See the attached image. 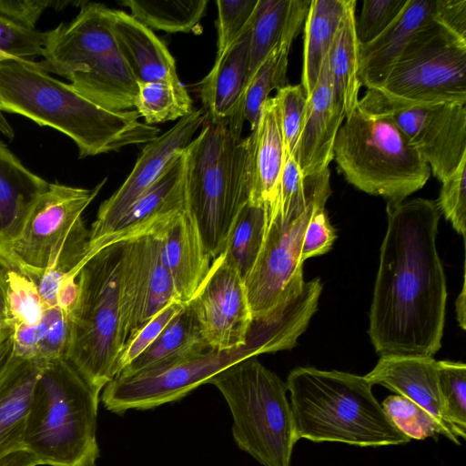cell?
<instances>
[{"label":"cell","mask_w":466,"mask_h":466,"mask_svg":"<svg viewBox=\"0 0 466 466\" xmlns=\"http://www.w3.org/2000/svg\"><path fill=\"white\" fill-rule=\"evenodd\" d=\"M443 420L458 439L466 438V365L463 362L437 361Z\"/></svg>","instance_id":"74e56055"},{"label":"cell","mask_w":466,"mask_h":466,"mask_svg":"<svg viewBox=\"0 0 466 466\" xmlns=\"http://www.w3.org/2000/svg\"><path fill=\"white\" fill-rule=\"evenodd\" d=\"M336 233L324 212L318 209L310 218L304 233L301 261L327 253L330 250Z\"/></svg>","instance_id":"c3c4849f"},{"label":"cell","mask_w":466,"mask_h":466,"mask_svg":"<svg viewBox=\"0 0 466 466\" xmlns=\"http://www.w3.org/2000/svg\"><path fill=\"white\" fill-rule=\"evenodd\" d=\"M131 11V16L149 29L167 33H188L195 30L201 20L207 0H164L119 2Z\"/></svg>","instance_id":"e575fe53"},{"label":"cell","mask_w":466,"mask_h":466,"mask_svg":"<svg viewBox=\"0 0 466 466\" xmlns=\"http://www.w3.org/2000/svg\"><path fill=\"white\" fill-rule=\"evenodd\" d=\"M99 394L65 359L39 371L26 420L24 446L38 465L96 466Z\"/></svg>","instance_id":"5b68a950"},{"label":"cell","mask_w":466,"mask_h":466,"mask_svg":"<svg viewBox=\"0 0 466 466\" xmlns=\"http://www.w3.org/2000/svg\"><path fill=\"white\" fill-rule=\"evenodd\" d=\"M122 242L86 259L78 271V294L70 315L66 360L96 392L116 376L126 344L119 299Z\"/></svg>","instance_id":"52a82bcc"},{"label":"cell","mask_w":466,"mask_h":466,"mask_svg":"<svg viewBox=\"0 0 466 466\" xmlns=\"http://www.w3.org/2000/svg\"><path fill=\"white\" fill-rule=\"evenodd\" d=\"M245 140L248 200L264 205L269 217L276 206L279 178L285 161V151L273 97H269L263 105L257 127Z\"/></svg>","instance_id":"44dd1931"},{"label":"cell","mask_w":466,"mask_h":466,"mask_svg":"<svg viewBox=\"0 0 466 466\" xmlns=\"http://www.w3.org/2000/svg\"><path fill=\"white\" fill-rule=\"evenodd\" d=\"M208 350L210 349L206 344L191 310L185 304L156 340L117 376H130Z\"/></svg>","instance_id":"1f68e13d"},{"label":"cell","mask_w":466,"mask_h":466,"mask_svg":"<svg viewBox=\"0 0 466 466\" xmlns=\"http://www.w3.org/2000/svg\"><path fill=\"white\" fill-rule=\"evenodd\" d=\"M360 100L390 116L441 182L466 157L465 104L403 106L385 101L370 90Z\"/></svg>","instance_id":"4fadbf2b"},{"label":"cell","mask_w":466,"mask_h":466,"mask_svg":"<svg viewBox=\"0 0 466 466\" xmlns=\"http://www.w3.org/2000/svg\"><path fill=\"white\" fill-rule=\"evenodd\" d=\"M233 418L238 447L262 466H290L295 433L286 383L257 357L241 360L213 376Z\"/></svg>","instance_id":"ba28073f"},{"label":"cell","mask_w":466,"mask_h":466,"mask_svg":"<svg viewBox=\"0 0 466 466\" xmlns=\"http://www.w3.org/2000/svg\"><path fill=\"white\" fill-rule=\"evenodd\" d=\"M437 207L453 228L463 237L466 231V157L442 182Z\"/></svg>","instance_id":"f6af8a7d"},{"label":"cell","mask_w":466,"mask_h":466,"mask_svg":"<svg viewBox=\"0 0 466 466\" xmlns=\"http://www.w3.org/2000/svg\"><path fill=\"white\" fill-rule=\"evenodd\" d=\"M106 182L91 189L49 183L19 237L1 253L28 277L46 270L77 277L89 238L82 214Z\"/></svg>","instance_id":"9c48e42d"},{"label":"cell","mask_w":466,"mask_h":466,"mask_svg":"<svg viewBox=\"0 0 466 466\" xmlns=\"http://www.w3.org/2000/svg\"><path fill=\"white\" fill-rule=\"evenodd\" d=\"M137 86L134 108L147 125L180 119L194 110L185 86L165 83H142Z\"/></svg>","instance_id":"8d00e7d4"},{"label":"cell","mask_w":466,"mask_h":466,"mask_svg":"<svg viewBox=\"0 0 466 466\" xmlns=\"http://www.w3.org/2000/svg\"><path fill=\"white\" fill-rule=\"evenodd\" d=\"M432 15L438 25L466 41L465 0H434Z\"/></svg>","instance_id":"681fc988"},{"label":"cell","mask_w":466,"mask_h":466,"mask_svg":"<svg viewBox=\"0 0 466 466\" xmlns=\"http://www.w3.org/2000/svg\"><path fill=\"white\" fill-rule=\"evenodd\" d=\"M364 377L372 386L382 385L409 399L446 426L440 396L437 361L432 357L380 356L373 370Z\"/></svg>","instance_id":"484cf974"},{"label":"cell","mask_w":466,"mask_h":466,"mask_svg":"<svg viewBox=\"0 0 466 466\" xmlns=\"http://www.w3.org/2000/svg\"><path fill=\"white\" fill-rule=\"evenodd\" d=\"M112 21L113 9L84 2L71 22L46 32L41 66L68 79L112 65L120 56Z\"/></svg>","instance_id":"9a60e30c"},{"label":"cell","mask_w":466,"mask_h":466,"mask_svg":"<svg viewBox=\"0 0 466 466\" xmlns=\"http://www.w3.org/2000/svg\"><path fill=\"white\" fill-rule=\"evenodd\" d=\"M119 299L126 343L160 309L178 301L157 233L122 242Z\"/></svg>","instance_id":"2e32d148"},{"label":"cell","mask_w":466,"mask_h":466,"mask_svg":"<svg viewBox=\"0 0 466 466\" xmlns=\"http://www.w3.org/2000/svg\"><path fill=\"white\" fill-rule=\"evenodd\" d=\"M290 46V43H285L276 47L259 65L247 84L243 116L250 126V131L257 127L262 106L269 98L270 92L289 85L287 70Z\"/></svg>","instance_id":"d590c367"},{"label":"cell","mask_w":466,"mask_h":466,"mask_svg":"<svg viewBox=\"0 0 466 466\" xmlns=\"http://www.w3.org/2000/svg\"><path fill=\"white\" fill-rule=\"evenodd\" d=\"M313 203L297 219L286 223L275 213L257 260L244 279L252 321L264 317L291 294L302 289L301 248L307 226L318 209Z\"/></svg>","instance_id":"7c38bea8"},{"label":"cell","mask_w":466,"mask_h":466,"mask_svg":"<svg viewBox=\"0 0 466 466\" xmlns=\"http://www.w3.org/2000/svg\"><path fill=\"white\" fill-rule=\"evenodd\" d=\"M334 143V157L346 180L389 203L420 189L431 168L390 116L359 99L345 116Z\"/></svg>","instance_id":"8992f818"},{"label":"cell","mask_w":466,"mask_h":466,"mask_svg":"<svg viewBox=\"0 0 466 466\" xmlns=\"http://www.w3.org/2000/svg\"><path fill=\"white\" fill-rule=\"evenodd\" d=\"M244 120L206 119L184 148L186 204L211 259L225 248L235 218L248 201Z\"/></svg>","instance_id":"277c9868"},{"label":"cell","mask_w":466,"mask_h":466,"mask_svg":"<svg viewBox=\"0 0 466 466\" xmlns=\"http://www.w3.org/2000/svg\"><path fill=\"white\" fill-rule=\"evenodd\" d=\"M40 341L36 363L65 358L70 340V317L57 306L46 308L39 323Z\"/></svg>","instance_id":"ee69618b"},{"label":"cell","mask_w":466,"mask_h":466,"mask_svg":"<svg viewBox=\"0 0 466 466\" xmlns=\"http://www.w3.org/2000/svg\"><path fill=\"white\" fill-rule=\"evenodd\" d=\"M388 226L370 311V335L380 356L432 357L441 346L447 289L433 200L387 205Z\"/></svg>","instance_id":"6da1fadb"},{"label":"cell","mask_w":466,"mask_h":466,"mask_svg":"<svg viewBox=\"0 0 466 466\" xmlns=\"http://www.w3.org/2000/svg\"><path fill=\"white\" fill-rule=\"evenodd\" d=\"M157 234L162 260L172 279L177 300L186 304L205 279L212 261L195 217L186 202Z\"/></svg>","instance_id":"ffe728a7"},{"label":"cell","mask_w":466,"mask_h":466,"mask_svg":"<svg viewBox=\"0 0 466 466\" xmlns=\"http://www.w3.org/2000/svg\"><path fill=\"white\" fill-rule=\"evenodd\" d=\"M0 132H2L5 136L9 137L10 139L14 137V131L12 127L9 126L7 121L5 119V117L2 115V112L0 111Z\"/></svg>","instance_id":"9f6ffc18"},{"label":"cell","mask_w":466,"mask_h":466,"mask_svg":"<svg viewBox=\"0 0 466 466\" xmlns=\"http://www.w3.org/2000/svg\"><path fill=\"white\" fill-rule=\"evenodd\" d=\"M285 157L293 156L302 129L308 96L301 85H288L273 96Z\"/></svg>","instance_id":"b9f144b4"},{"label":"cell","mask_w":466,"mask_h":466,"mask_svg":"<svg viewBox=\"0 0 466 466\" xmlns=\"http://www.w3.org/2000/svg\"><path fill=\"white\" fill-rule=\"evenodd\" d=\"M40 341V329L37 326L14 325L11 352L21 359L36 361Z\"/></svg>","instance_id":"816d5d0a"},{"label":"cell","mask_w":466,"mask_h":466,"mask_svg":"<svg viewBox=\"0 0 466 466\" xmlns=\"http://www.w3.org/2000/svg\"><path fill=\"white\" fill-rule=\"evenodd\" d=\"M286 385L298 440L360 447L410 441L392 424L364 376L299 367Z\"/></svg>","instance_id":"3957f363"},{"label":"cell","mask_w":466,"mask_h":466,"mask_svg":"<svg viewBox=\"0 0 466 466\" xmlns=\"http://www.w3.org/2000/svg\"><path fill=\"white\" fill-rule=\"evenodd\" d=\"M45 39L46 32L15 20L0 0V60L42 56Z\"/></svg>","instance_id":"60d3db41"},{"label":"cell","mask_w":466,"mask_h":466,"mask_svg":"<svg viewBox=\"0 0 466 466\" xmlns=\"http://www.w3.org/2000/svg\"><path fill=\"white\" fill-rule=\"evenodd\" d=\"M0 111L27 117L71 138L84 158L154 140L159 128L139 120L135 109L110 111L70 84L49 75L39 62L0 60Z\"/></svg>","instance_id":"7a4b0ae2"},{"label":"cell","mask_w":466,"mask_h":466,"mask_svg":"<svg viewBox=\"0 0 466 466\" xmlns=\"http://www.w3.org/2000/svg\"><path fill=\"white\" fill-rule=\"evenodd\" d=\"M34 456L26 451H20L0 459V466H37Z\"/></svg>","instance_id":"db71d44e"},{"label":"cell","mask_w":466,"mask_h":466,"mask_svg":"<svg viewBox=\"0 0 466 466\" xmlns=\"http://www.w3.org/2000/svg\"><path fill=\"white\" fill-rule=\"evenodd\" d=\"M349 0L310 1L304 26L301 86L309 97L329 54Z\"/></svg>","instance_id":"f546056e"},{"label":"cell","mask_w":466,"mask_h":466,"mask_svg":"<svg viewBox=\"0 0 466 466\" xmlns=\"http://www.w3.org/2000/svg\"><path fill=\"white\" fill-rule=\"evenodd\" d=\"M258 355L248 345L233 350H208L130 376L115 377L104 387L101 400L106 410L118 414L153 409L182 399L221 370Z\"/></svg>","instance_id":"8fae6325"},{"label":"cell","mask_w":466,"mask_h":466,"mask_svg":"<svg viewBox=\"0 0 466 466\" xmlns=\"http://www.w3.org/2000/svg\"><path fill=\"white\" fill-rule=\"evenodd\" d=\"M48 186L0 141V252L19 237Z\"/></svg>","instance_id":"83f0119b"},{"label":"cell","mask_w":466,"mask_h":466,"mask_svg":"<svg viewBox=\"0 0 466 466\" xmlns=\"http://www.w3.org/2000/svg\"><path fill=\"white\" fill-rule=\"evenodd\" d=\"M327 56L318 82L308 97L294 154L304 177L317 176L329 168L334 158L335 139L346 116L344 106L333 90Z\"/></svg>","instance_id":"d6986e66"},{"label":"cell","mask_w":466,"mask_h":466,"mask_svg":"<svg viewBox=\"0 0 466 466\" xmlns=\"http://www.w3.org/2000/svg\"><path fill=\"white\" fill-rule=\"evenodd\" d=\"M392 424L410 440H424L441 434L457 445L460 440L424 409L401 395H390L381 403Z\"/></svg>","instance_id":"f35d334b"},{"label":"cell","mask_w":466,"mask_h":466,"mask_svg":"<svg viewBox=\"0 0 466 466\" xmlns=\"http://www.w3.org/2000/svg\"><path fill=\"white\" fill-rule=\"evenodd\" d=\"M41 367L11 351L0 367V459L25 451L26 420Z\"/></svg>","instance_id":"4316f807"},{"label":"cell","mask_w":466,"mask_h":466,"mask_svg":"<svg viewBox=\"0 0 466 466\" xmlns=\"http://www.w3.org/2000/svg\"><path fill=\"white\" fill-rule=\"evenodd\" d=\"M309 4L308 0H258L250 26L248 80L276 47L292 44Z\"/></svg>","instance_id":"f1b7e54d"},{"label":"cell","mask_w":466,"mask_h":466,"mask_svg":"<svg viewBox=\"0 0 466 466\" xmlns=\"http://www.w3.org/2000/svg\"><path fill=\"white\" fill-rule=\"evenodd\" d=\"M205 118L202 107L194 109L164 134L147 143L124 183L100 205L96 219L89 230L86 253L112 230L122 215L160 177L189 144Z\"/></svg>","instance_id":"e0dca14e"},{"label":"cell","mask_w":466,"mask_h":466,"mask_svg":"<svg viewBox=\"0 0 466 466\" xmlns=\"http://www.w3.org/2000/svg\"><path fill=\"white\" fill-rule=\"evenodd\" d=\"M6 302L14 325L37 326L46 309L36 284L15 266L6 274Z\"/></svg>","instance_id":"ab89813d"},{"label":"cell","mask_w":466,"mask_h":466,"mask_svg":"<svg viewBox=\"0 0 466 466\" xmlns=\"http://www.w3.org/2000/svg\"><path fill=\"white\" fill-rule=\"evenodd\" d=\"M330 195L329 170L304 177L293 156L285 157L275 208L282 221L289 223L300 217L313 203L326 204ZM268 217V218H269Z\"/></svg>","instance_id":"d6a6232c"},{"label":"cell","mask_w":466,"mask_h":466,"mask_svg":"<svg viewBox=\"0 0 466 466\" xmlns=\"http://www.w3.org/2000/svg\"><path fill=\"white\" fill-rule=\"evenodd\" d=\"M434 0H408L398 17L376 38L360 45L359 76L367 89L386 79L412 36L433 20Z\"/></svg>","instance_id":"7402d4cb"},{"label":"cell","mask_w":466,"mask_h":466,"mask_svg":"<svg viewBox=\"0 0 466 466\" xmlns=\"http://www.w3.org/2000/svg\"><path fill=\"white\" fill-rule=\"evenodd\" d=\"M408 0H364L356 34L360 45L370 42L381 34L401 13Z\"/></svg>","instance_id":"7dc6e473"},{"label":"cell","mask_w":466,"mask_h":466,"mask_svg":"<svg viewBox=\"0 0 466 466\" xmlns=\"http://www.w3.org/2000/svg\"><path fill=\"white\" fill-rule=\"evenodd\" d=\"M258 0H218L217 56L222 54L251 25Z\"/></svg>","instance_id":"7bdbcfd3"},{"label":"cell","mask_w":466,"mask_h":466,"mask_svg":"<svg viewBox=\"0 0 466 466\" xmlns=\"http://www.w3.org/2000/svg\"><path fill=\"white\" fill-rule=\"evenodd\" d=\"M185 202V158L182 151L122 215L112 230L86 253L82 263L106 246L160 232L183 208Z\"/></svg>","instance_id":"ac0fdd59"},{"label":"cell","mask_w":466,"mask_h":466,"mask_svg":"<svg viewBox=\"0 0 466 466\" xmlns=\"http://www.w3.org/2000/svg\"><path fill=\"white\" fill-rule=\"evenodd\" d=\"M112 29L131 74L137 82L183 87L175 60L154 32L122 10L113 9Z\"/></svg>","instance_id":"603a6c76"},{"label":"cell","mask_w":466,"mask_h":466,"mask_svg":"<svg viewBox=\"0 0 466 466\" xmlns=\"http://www.w3.org/2000/svg\"><path fill=\"white\" fill-rule=\"evenodd\" d=\"M367 90L403 106L466 104V41L431 21L412 36L382 84Z\"/></svg>","instance_id":"30bf717a"},{"label":"cell","mask_w":466,"mask_h":466,"mask_svg":"<svg viewBox=\"0 0 466 466\" xmlns=\"http://www.w3.org/2000/svg\"><path fill=\"white\" fill-rule=\"evenodd\" d=\"M184 306V303L177 300L168 303L127 341L116 362V376L156 340Z\"/></svg>","instance_id":"bcb514c9"},{"label":"cell","mask_w":466,"mask_h":466,"mask_svg":"<svg viewBox=\"0 0 466 466\" xmlns=\"http://www.w3.org/2000/svg\"><path fill=\"white\" fill-rule=\"evenodd\" d=\"M322 291L319 279L304 282L296 291L259 319L253 320L247 345L258 354L291 350L317 311Z\"/></svg>","instance_id":"d4e9b609"},{"label":"cell","mask_w":466,"mask_h":466,"mask_svg":"<svg viewBox=\"0 0 466 466\" xmlns=\"http://www.w3.org/2000/svg\"><path fill=\"white\" fill-rule=\"evenodd\" d=\"M249 35L250 27L216 56L213 67L199 83L206 119L225 121L243 114L248 81Z\"/></svg>","instance_id":"cb8c5ba5"},{"label":"cell","mask_w":466,"mask_h":466,"mask_svg":"<svg viewBox=\"0 0 466 466\" xmlns=\"http://www.w3.org/2000/svg\"><path fill=\"white\" fill-rule=\"evenodd\" d=\"M186 305L208 349L225 351L247 345L252 313L244 279L223 251L212 259L208 275Z\"/></svg>","instance_id":"5bb4252c"},{"label":"cell","mask_w":466,"mask_h":466,"mask_svg":"<svg viewBox=\"0 0 466 466\" xmlns=\"http://www.w3.org/2000/svg\"><path fill=\"white\" fill-rule=\"evenodd\" d=\"M465 278L463 277L462 288L459 296L456 299L455 307H456V315L459 325L462 329H466V320H465Z\"/></svg>","instance_id":"11a10c76"},{"label":"cell","mask_w":466,"mask_h":466,"mask_svg":"<svg viewBox=\"0 0 466 466\" xmlns=\"http://www.w3.org/2000/svg\"><path fill=\"white\" fill-rule=\"evenodd\" d=\"M78 294L77 277L69 273L63 278L56 295V306L70 317Z\"/></svg>","instance_id":"f5cc1de1"},{"label":"cell","mask_w":466,"mask_h":466,"mask_svg":"<svg viewBox=\"0 0 466 466\" xmlns=\"http://www.w3.org/2000/svg\"><path fill=\"white\" fill-rule=\"evenodd\" d=\"M356 1L349 0L328 54L333 90L348 116L358 105L360 43L356 34Z\"/></svg>","instance_id":"4dcf8cb0"},{"label":"cell","mask_w":466,"mask_h":466,"mask_svg":"<svg viewBox=\"0 0 466 466\" xmlns=\"http://www.w3.org/2000/svg\"><path fill=\"white\" fill-rule=\"evenodd\" d=\"M268 225V208L249 200L242 207L233 222L223 252L243 279L257 260Z\"/></svg>","instance_id":"836d02e7"},{"label":"cell","mask_w":466,"mask_h":466,"mask_svg":"<svg viewBox=\"0 0 466 466\" xmlns=\"http://www.w3.org/2000/svg\"><path fill=\"white\" fill-rule=\"evenodd\" d=\"M14 264L0 252V367L12 349L14 322L6 302V274Z\"/></svg>","instance_id":"f907efd6"}]
</instances>
